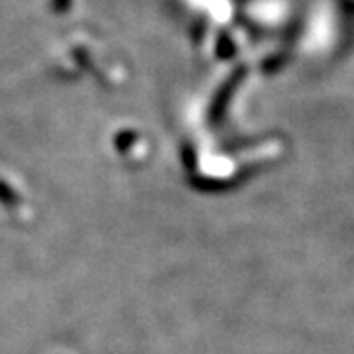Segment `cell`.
Segmentation results:
<instances>
[]
</instances>
